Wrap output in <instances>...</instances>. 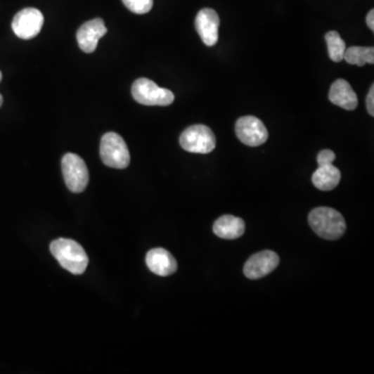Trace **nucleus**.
<instances>
[{"label": "nucleus", "mask_w": 374, "mask_h": 374, "mask_svg": "<svg viewBox=\"0 0 374 374\" xmlns=\"http://www.w3.org/2000/svg\"><path fill=\"white\" fill-rule=\"evenodd\" d=\"M237 138L250 147H258L269 138V131L263 122L256 117H243L237 120L235 126Z\"/></svg>", "instance_id": "obj_8"}, {"label": "nucleus", "mask_w": 374, "mask_h": 374, "mask_svg": "<svg viewBox=\"0 0 374 374\" xmlns=\"http://www.w3.org/2000/svg\"><path fill=\"white\" fill-rule=\"evenodd\" d=\"M132 97L138 103L147 106L171 105L175 96L169 90L160 88L147 78H138L131 89Z\"/></svg>", "instance_id": "obj_4"}, {"label": "nucleus", "mask_w": 374, "mask_h": 374, "mask_svg": "<svg viewBox=\"0 0 374 374\" xmlns=\"http://www.w3.org/2000/svg\"><path fill=\"white\" fill-rule=\"evenodd\" d=\"M245 231L243 219L233 215H223L213 225V232L223 239H236L243 236Z\"/></svg>", "instance_id": "obj_14"}, {"label": "nucleus", "mask_w": 374, "mask_h": 374, "mask_svg": "<svg viewBox=\"0 0 374 374\" xmlns=\"http://www.w3.org/2000/svg\"><path fill=\"white\" fill-rule=\"evenodd\" d=\"M50 252L60 266L73 275H82L89 264V257L84 247L75 240L58 238L52 241Z\"/></svg>", "instance_id": "obj_1"}, {"label": "nucleus", "mask_w": 374, "mask_h": 374, "mask_svg": "<svg viewBox=\"0 0 374 374\" xmlns=\"http://www.w3.org/2000/svg\"><path fill=\"white\" fill-rule=\"evenodd\" d=\"M335 160H336V154L332 150H323L317 156V164L318 165H330L335 162Z\"/></svg>", "instance_id": "obj_19"}, {"label": "nucleus", "mask_w": 374, "mask_h": 374, "mask_svg": "<svg viewBox=\"0 0 374 374\" xmlns=\"http://www.w3.org/2000/svg\"><path fill=\"white\" fill-rule=\"evenodd\" d=\"M328 98L333 104L347 110H356L359 104L356 94L352 90L351 84L344 79H337L332 84Z\"/></svg>", "instance_id": "obj_13"}, {"label": "nucleus", "mask_w": 374, "mask_h": 374, "mask_svg": "<svg viewBox=\"0 0 374 374\" xmlns=\"http://www.w3.org/2000/svg\"><path fill=\"white\" fill-rule=\"evenodd\" d=\"M366 106H367V110H368L369 115L370 116H374V86L373 84V86L370 88V91H369L368 96H367L366 99Z\"/></svg>", "instance_id": "obj_20"}, {"label": "nucleus", "mask_w": 374, "mask_h": 374, "mask_svg": "<svg viewBox=\"0 0 374 374\" xmlns=\"http://www.w3.org/2000/svg\"><path fill=\"white\" fill-rule=\"evenodd\" d=\"M366 22L367 25H368V27L370 28L373 32H374V11L371 10L370 12L368 13V15H367L366 18Z\"/></svg>", "instance_id": "obj_21"}, {"label": "nucleus", "mask_w": 374, "mask_h": 374, "mask_svg": "<svg viewBox=\"0 0 374 374\" xmlns=\"http://www.w3.org/2000/svg\"><path fill=\"white\" fill-rule=\"evenodd\" d=\"M2 103H4V98H2L1 94H0V108H1Z\"/></svg>", "instance_id": "obj_22"}, {"label": "nucleus", "mask_w": 374, "mask_h": 374, "mask_svg": "<svg viewBox=\"0 0 374 374\" xmlns=\"http://www.w3.org/2000/svg\"><path fill=\"white\" fill-rule=\"evenodd\" d=\"M341 179V173L334 165H318L312 176V182L316 188L328 191L336 188Z\"/></svg>", "instance_id": "obj_15"}, {"label": "nucleus", "mask_w": 374, "mask_h": 374, "mask_svg": "<svg viewBox=\"0 0 374 374\" xmlns=\"http://www.w3.org/2000/svg\"><path fill=\"white\" fill-rule=\"evenodd\" d=\"M148 269L160 277L173 275L178 269L177 261L169 252L162 247H156L148 252L146 256Z\"/></svg>", "instance_id": "obj_12"}, {"label": "nucleus", "mask_w": 374, "mask_h": 374, "mask_svg": "<svg viewBox=\"0 0 374 374\" xmlns=\"http://www.w3.org/2000/svg\"><path fill=\"white\" fill-rule=\"evenodd\" d=\"M1 79H2V74H1V72H0V82H1Z\"/></svg>", "instance_id": "obj_23"}, {"label": "nucleus", "mask_w": 374, "mask_h": 374, "mask_svg": "<svg viewBox=\"0 0 374 374\" xmlns=\"http://www.w3.org/2000/svg\"><path fill=\"white\" fill-rule=\"evenodd\" d=\"M349 64L363 67L366 64H374V48L352 46L345 50L344 58Z\"/></svg>", "instance_id": "obj_16"}, {"label": "nucleus", "mask_w": 374, "mask_h": 374, "mask_svg": "<svg viewBox=\"0 0 374 374\" xmlns=\"http://www.w3.org/2000/svg\"><path fill=\"white\" fill-rule=\"evenodd\" d=\"M219 17L212 8H203L195 17V30L204 44L214 46L219 41Z\"/></svg>", "instance_id": "obj_11"}, {"label": "nucleus", "mask_w": 374, "mask_h": 374, "mask_svg": "<svg viewBox=\"0 0 374 374\" xmlns=\"http://www.w3.org/2000/svg\"><path fill=\"white\" fill-rule=\"evenodd\" d=\"M280 263V258L275 252L263 251L254 254L245 262L243 273L250 280H258L273 273Z\"/></svg>", "instance_id": "obj_9"}, {"label": "nucleus", "mask_w": 374, "mask_h": 374, "mask_svg": "<svg viewBox=\"0 0 374 374\" xmlns=\"http://www.w3.org/2000/svg\"><path fill=\"white\" fill-rule=\"evenodd\" d=\"M106 32H108V28L101 18L88 21L80 26L76 34L78 46L86 53H92L97 48L100 39Z\"/></svg>", "instance_id": "obj_10"}, {"label": "nucleus", "mask_w": 374, "mask_h": 374, "mask_svg": "<svg viewBox=\"0 0 374 374\" xmlns=\"http://www.w3.org/2000/svg\"><path fill=\"white\" fill-rule=\"evenodd\" d=\"M63 175L65 182L72 193H80L86 188L90 180L89 169L82 157L73 153H67L62 160Z\"/></svg>", "instance_id": "obj_6"}, {"label": "nucleus", "mask_w": 374, "mask_h": 374, "mask_svg": "<svg viewBox=\"0 0 374 374\" xmlns=\"http://www.w3.org/2000/svg\"><path fill=\"white\" fill-rule=\"evenodd\" d=\"M44 24V16L38 8H23L15 15L12 30L18 38L30 40L40 34Z\"/></svg>", "instance_id": "obj_7"}, {"label": "nucleus", "mask_w": 374, "mask_h": 374, "mask_svg": "<svg viewBox=\"0 0 374 374\" xmlns=\"http://www.w3.org/2000/svg\"><path fill=\"white\" fill-rule=\"evenodd\" d=\"M100 156L103 164L112 169H126L130 164L127 145L116 132H108L102 136Z\"/></svg>", "instance_id": "obj_3"}, {"label": "nucleus", "mask_w": 374, "mask_h": 374, "mask_svg": "<svg viewBox=\"0 0 374 374\" xmlns=\"http://www.w3.org/2000/svg\"><path fill=\"white\" fill-rule=\"evenodd\" d=\"M124 6L134 14H147L153 8V0H122Z\"/></svg>", "instance_id": "obj_18"}, {"label": "nucleus", "mask_w": 374, "mask_h": 374, "mask_svg": "<svg viewBox=\"0 0 374 374\" xmlns=\"http://www.w3.org/2000/svg\"><path fill=\"white\" fill-rule=\"evenodd\" d=\"M309 225L319 237L328 240H337L347 230V223L342 214L328 207H318L311 211Z\"/></svg>", "instance_id": "obj_2"}, {"label": "nucleus", "mask_w": 374, "mask_h": 374, "mask_svg": "<svg viewBox=\"0 0 374 374\" xmlns=\"http://www.w3.org/2000/svg\"><path fill=\"white\" fill-rule=\"evenodd\" d=\"M325 41H327L328 56L330 60L335 63H340L343 60L347 44L341 38L340 34L337 32H328L325 34Z\"/></svg>", "instance_id": "obj_17"}, {"label": "nucleus", "mask_w": 374, "mask_h": 374, "mask_svg": "<svg viewBox=\"0 0 374 374\" xmlns=\"http://www.w3.org/2000/svg\"><path fill=\"white\" fill-rule=\"evenodd\" d=\"M180 145L189 153L208 154L214 150L217 138L209 127L193 125L180 136Z\"/></svg>", "instance_id": "obj_5"}]
</instances>
